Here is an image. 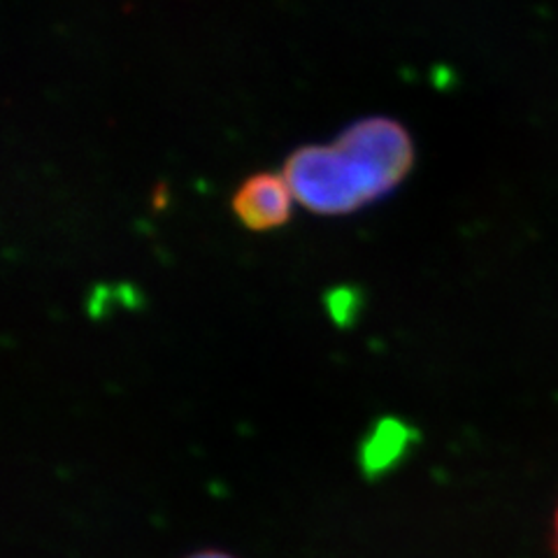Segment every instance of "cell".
<instances>
[{
    "instance_id": "1",
    "label": "cell",
    "mask_w": 558,
    "mask_h": 558,
    "mask_svg": "<svg viewBox=\"0 0 558 558\" xmlns=\"http://www.w3.org/2000/svg\"><path fill=\"white\" fill-rule=\"evenodd\" d=\"M284 180L293 198L317 215H349L379 201L368 178L338 140L333 145L295 149L284 166Z\"/></svg>"
},
{
    "instance_id": "2",
    "label": "cell",
    "mask_w": 558,
    "mask_h": 558,
    "mask_svg": "<svg viewBox=\"0 0 558 558\" xmlns=\"http://www.w3.org/2000/svg\"><path fill=\"white\" fill-rule=\"evenodd\" d=\"M338 143L352 154L379 198L391 194L412 168V140L393 119H361L338 137Z\"/></svg>"
},
{
    "instance_id": "3",
    "label": "cell",
    "mask_w": 558,
    "mask_h": 558,
    "mask_svg": "<svg viewBox=\"0 0 558 558\" xmlns=\"http://www.w3.org/2000/svg\"><path fill=\"white\" fill-rule=\"evenodd\" d=\"M293 194L284 174L258 172L233 196V213L250 231H272L291 217Z\"/></svg>"
},
{
    "instance_id": "4",
    "label": "cell",
    "mask_w": 558,
    "mask_h": 558,
    "mask_svg": "<svg viewBox=\"0 0 558 558\" xmlns=\"http://www.w3.org/2000/svg\"><path fill=\"white\" fill-rule=\"evenodd\" d=\"M186 558H238V556H233L229 551H219V549H203V551H196Z\"/></svg>"
},
{
    "instance_id": "5",
    "label": "cell",
    "mask_w": 558,
    "mask_h": 558,
    "mask_svg": "<svg viewBox=\"0 0 558 558\" xmlns=\"http://www.w3.org/2000/svg\"><path fill=\"white\" fill-rule=\"evenodd\" d=\"M556 549H558V512H556Z\"/></svg>"
}]
</instances>
